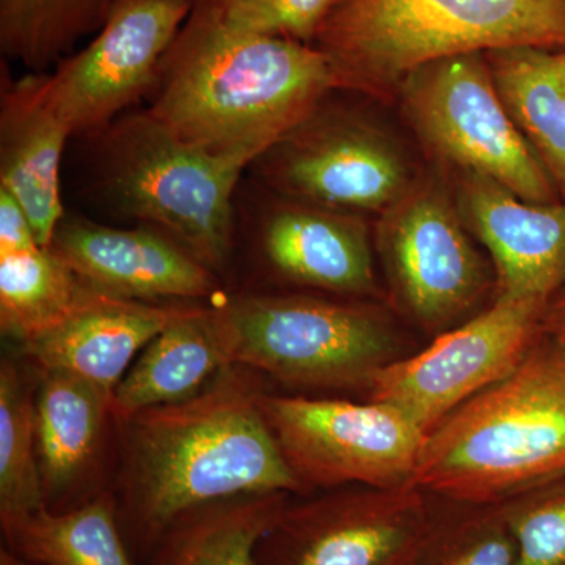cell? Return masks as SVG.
<instances>
[{
    "mask_svg": "<svg viewBox=\"0 0 565 565\" xmlns=\"http://www.w3.org/2000/svg\"><path fill=\"white\" fill-rule=\"evenodd\" d=\"M258 373L225 367L203 392L118 422L121 531L152 550L182 516L248 494H307L262 408Z\"/></svg>",
    "mask_w": 565,
    "mask_h": 565,
    "instance_id": "obj_1",
    "label": "cell"
},
{
    "mask_svg": "<svg viewBox=\"0 0 565 565\" xmlns=\"http://www.w3.org/2000/svg\"><path fill=\"white\" fill-rule=\"evenodd\" d=\"M337 90L313 44L234 31L193 0L148 114L181 140L250 166Z\"/></svg>",
    "mask_w": 565,
    "mask_h": 565,
    "instance_id": "obj_2",
    "label": "cell"
},
{
    "mask_svg": "<svg viewBox=\"0 0 565 565\" xmlns=\"http://www.w3.org/2000/svg\"><path fill=\"white\" fill-rule=\"evenodd\" d=\"M565 479V348L545 332L503 381L427 435L412 486L500 504Z\"/></svg>",
    "mask_w": 565,
    "mask_h": 565,
    "instance_id": "obj_3",
    "label": "cell"
},
{
    "mask_svg": "<svg viewBox=\"0 0 565 565\" xmlns=\"http://www.w3.org/2000/svg\"><path fill=\"white\" fill-rule=\"evenodd\" d=\"M313 46L338 90L393 104L411 71L505 47L565 50V0H340Z\"/></svg>",
    "mask_w": 565,
    "mask_h": 565,
    "instance_id": "obj_4",
    "label": "cell"
},
{
    "mask_svg": "<svg viewBox=\"0 0 565 565\" xmlns=\"http://www.w3.org/2000/svg\"><path fill=\"white\" fill-rule=\"evenodd\" d=\"M226 362L308 390L370 392L404 359L384 303L310 294L244 296L212 310Z\"/></svg>",
    "mask_w": 565,
    "mask_h": 565,
    "instance_id": "obj_5",
    "label": "cell"
},
{
    "mask_svg": "<svg viewBox=\"0 0 565 565\" xmlns=\"http://www.w3.org/2000/svg\"><path fill=\"white\" fill-rule=\"evenodd\" d=\"M393 104L427 162L486 174L523 202H563L501 102L486 52L451 55L411 71Z\"/></svg>",
    "mask_w": 565,
    "mask_h": 565,
    "instance_id": "obj_6",
    "label": "cell"
},
{
    "mask_svg": "<svg viewBox=\"0 0 565 565\" xmlns=\"http://www.w3.org/2000/svg\"><path fill=\"white\" fill-rule=\"evenodd\" d=\"M390 305L427 334L455 329L494 297V270L457 207L451 180L427 162L411 192L374 222Z\"/></svg>",
    "mask_w": 565,
    "mask_h": 565,
    "instance_id": "obj_7",
    "label": "cell"
},
{
    "mask_svg": "<svg viewBox=\"0 0 565 565\" xmlns=\"http://www.w3.org/2000/svg\"><path fill=\"white\" fill-rule=\"evenodd\" d=\"M333 93L256 162L285 199L377 218L411 192L427 161L412 137L367 106L333 102Z\"/></svg>",
    "mask_w": 565,
    "mask_h": 565,
    "instance_id": "obj_8",
    "label": "cell"
},
{
    "mask_svg": "<svg viewBox=\"0 0 565 565\" xmlns=\"http://www.w3.org/2000/svg\"><path fill=\"white\" fill-rule=\"evenodd\" d=\"M107 185L122 211L162 226L210 269L232 250L234 189L247 163L181 140L152 115L111 128Z\"/></svg>",
    "mask_w": 565,
    "mask_h": 565,
    "instance_id": "obj_9",
    "label": "cell"
},
{
    "mask_svg": "<svg viewBox=\"0 0 565 565\" xmlns=\"http://www.w3.org/2000/svg\"><path fill=\"white\" fill-rule=\"evenodd\" d=\"M446 504L415 486H349L289 500L259 542L256 565H423Z\"/></svg>",
    "mask_w": 565,
    "mask_h": 565,
    "instance_id": "obj_10",
    "label": "cell"
},
{
    "mask_svg": "<svg viewBox=\"0 0 565 565\" xmlns=\"http://www.w3.org/2000/svg\"><path fill=\"white\" fill-rule=\"evenodd\" d=\"M259 403L305 493L412 486L427 435L393 405L266 392Z\"/></svg>",
    "mask_w": 565,
    "mask_h": 565,
    "instance_id": "obj_11",
    "label": "cell"
},
{
    "mask_svg": "<svg viewBox=\"0 0 565 565\" xmlns=\"http://www.w3.org/2000/svg\"><path fill=\"white\" fill-rule=\"evenodd\" d=\"M546 302L497 296L484 310L375 377L367 401L393 405L424 434L508 377L542 332Z\"/></svg>",
    "mask_w": 565,
    "mask_h": 565,
    "instance_id": "obj_12",
    "label": "cell"
},
{
    "mask_svg": "<svg viewBox=\"0 0 565 565\" xmlns=\"http://www.w3.org/2000/svg\"><path fill=\"white\" fill-rule=\"evenodd\" d=\"M193 0H118L84 50L39 74L41 95L71 136L99 131L152 92Z\"/></svg>",
    "mask_w": 565,
    "mask_h": 565,
    "instance_id": "obj_13",
    "label": "cell"
},
{
    "mask_svg": "<svg viewBox=\"0 0 565 565\" xmlns=\"http://www.w3.org/2000/svg\"><path fill=\"white\" fill-rule=\"evenodd\" d=\"M446 173L465 226L489 253L494 297L548 302L565 277V202L527 203L486 174Z\"/></svg>",
    "mask_w": 565,
    "mask_h": 565,
    "instance_id": "obj_14",
    "label": "cell"
},
{
    "mask_svg": "<svg viewBox=\"0 0 565 565\" xmlns=\"http://www.w3.org/2000/svg\"><path fill=\"white\" fill-rule=\"evenodd\" d=\"M50 248L85 285L110 296L156 303L204 299L215 291L210 267L152 230L63 218Z\"/></svg>",
    "mask_w": 565,
    "mask_h": 565,
    "instance_id": "obj_15",
    "label": "cell"
},
{
    "mask_svg": "<svg viewBox=\"0 0 565 565\" xmlns=\"http://www.w3.org/2000/svg\"><path fill=\"white\" fill-rule=\"evenodd\" d=\"M263 250L285 280L348 299L382 296L364 215L285 199L267 217Z\"/></svg>",
    "mask_w": 565,
    "mask_h": 565,
    "instance_id": "obj_16",
    "label": "cell"
},
{
    "mask_svg": "<svg viewBox=\"0 0 565 565\" xmlns=\"http://www.w3.org/2000/svg\"><path fill=\"white\" fill-rule=\"evenodd\" d=\"M184 305L125 299L87 285L73 311L50 332L22 345V351L40 371L74 375L111 397L137 353Z\"/></svg>",
    "mask_w": 565,
    "mask_h": 565,
    "instance_id": "obj_17",
    "label": "cell"
},
{
    "mask_svg": "<svg viewBox=\"0 0 565 565\" xmlns=\"http://www.w3.org/2000/svg\"><path fill=\"white\" fill-rule=\"evenodd\" d=\"M68 126L41 95L39 74L7 82L0 104V189L31 218L41 247L50 248L61 225V163Z\"/></svg>",
    "mask_w": 565,
    "mask_h": 565,
    "instance_id": "obj_18",
    "label": "cell"
},
{
    "mask_svg": "<svg viewBox=\"0 0 565 565\" xmlns=\"http://www.w3.org/2000/svg\"><path fill=\"white\" fill-rule=\"evenodd\" d=\"M111 397L74 375L40 371L35 392L36 455L44 500L65 511L102 455Z\"/></svg>",
    "mask_w": 565,
    "mask_h": 565,
    "instance_id": "obj_19",
    "label": "cell"
},
{
    "mask_svg": "<svg viewBox=\"0 0 565 565\" xmlns=\"http://www.w3.org/2000/svg\"><path fill=\"white\" fill-rule=\"evenodd\" d=\"M228 366L211 308L185 303L141 351L115 390L110 404L115 423L147 408L189 399Z\"/></svg>",
    "mask_w": 565,
    "mask_h": 565,
    "instance_id": "obj_20",
    "label": "cell"
},
{
    "mask_svg": "<svg viewBox=\"0 0 565 565\" xmlns=\"http://www.w3.org/2000/svg\"><path fill=\"white\" fill-rule=\"evenodd\" d=\"M494 88L565 202V50L486 52Z\"/></svg>",
    "mask_w": 565,
    "mask_h": 565,
    "instance_id": "obj_21",
    "label": "cell"
},
{
    "mask_svg": "<svg viewBox=\"0 0 565 565\" xmlns=\"http://www.w3.org/2000/svg\"><path fill=\"white\" fill-rule=\"evenodd\" d=\"M289 493L248 494L182 516L154 546L156 565H256Z\"/></svg>",
    "mask_w": 565,
    "mask_h": 565,
    "instance_id": "obj_22",
    "label": "cell"
},
{
    "mask_svg": "<svg viewBox=\"0 0 565 565\" xmlns=\"http://www.w3.org/2000/svg\"><path fill=\"white\" fill-rule=\"evenodd\" d=\"M10 552L32 565H134L110 494L55 512L44 508L6 533Z\"/></svg>",
    "mask_w": 565,
    "mask_h": 565,
    "instance_id": "obj_23",
    "label": "cell"
},
{
    "mask_svg": "<svg viewBox=\"0 0 565 565\" xmlns=\"http://www.w3.org/2000/svg\"><path fill=\"white\" fill-rule=\"evenodd\" d=\"M51 248L0 255V329L21 345L50 332L85 291Z\"/></svg>",
    "mask_w": 565,
    "mask_h": 565,
    "instance_id": "obj_24",
    "label": "cell"
},
{
    "mask_svg": "<svg viewBox=\"0 0 565 565\" xmlns=\"http://www.w3.org/2000/svg\"><path fill=\"white\" fill-rule=\"evenodd\" d=\"M118 0H0V47L32 73L68 57L98 32Z\"/></svg>",
    "mask_w": 565,
    "mask_h": 565,
    "instance_id": "obj_25",
    "label": "cell"
},
{
    "mask_svg": "<svg viewBox=\"0 0 565 565\" xmlns=\"http://www.w3.org/2000/svg\"><path fill=\"white\" fill-rule=\"evenodd\" d=\"M35 390L13 360L0 364V522L3 534L46 508L36 455Z\"/></svg>",
    "mask_w": 565,
    "mask_h": 565,
    "instance_id": "obj_26",
    "label": "cell"
},
{
    "mask_svg": "<svg viewBox=\"0 0 565 565\" xmlns=\"http://www.w3.org/2000/svg\"><path fill=\"white\" fill-rule=\"evenodd\" d=\"M448 501L423 565H516V542L501 504Z\"/></svg>",
    "mask_w": 565,
    "mask_h": 565,
    "instance_id": "obj_27",
    "label": "cell"
},
{
    "mask_svg": "<svg viewBox=\"0 0 565 565\" xmlns=\"http://www.w3.org/2000/svg\"><path fill=\"white\" fill-rule=\"evenodd\" d=\"M516 542V565H565V479L500 503Z\"/></svg>",
    "mask_w": 565,
    "mask_h": 565,
    "instance_id": "obj_28",
    "label": "cell"
},
{
    "mask_svg": "<svg viewBox=\"0 0 565 565\" xmlns=\"http://www.w3.org/2000/svg\"><path fill=\"white\" fill-rule=\"evenodd\" d=\"M234 31L313 44L340 0H206Z\"/></svg>",
    "mask_w": 565,
    "mask_h": 565,
    "instance_id": "obj_29",
    "label": "cell"
},
{
    "mask_svg": "<svg viewBox=\"0 0 565 565\" xmlns=\"http://www.w3.org/2000/svg\"><path fill=\"white\" fill-rule=\"evenodd\" d=\"M41 247L28 212L6 189H0V255Z\"/></svg>",
    "mask_w": 565,
    "mask_h": 565,
    "instance_id": "obj_30",
    "label": "cell"
},
{
    "mask_svg": "<svg viewBox=\"0 0 565 565\" xmlns=\"http://www.w3.org/2000/svg\"><path fill=\"white\" fill-rule=\"evenodd\" d=\"M542 332L565 348V277L545 305L542 316Z\"/></svg>",
    "mask_w": 565,
    "mask_h": 565,
    "instance_id": "obj_31",
    "label": "cell"
},
{
    "mask_svg": "<svg viewBox=\"0 0 565 565\" xmlns=\"http://www.w3.org/2000/svg\"><path fill=\"white\" fill-rule=\"evenodd\" d=\"M0 565H22V561L17 555H13V553L2 550V553H0Z\"/></svg>",
    "mask_w": 565,
    "mask_h": 565,
    "instance_id": "obj_32",
    "label": "cell"
},
{
    "mask_svg": "<svg viewBox=\"0 0 565 565\" xmlns=\"http://www.w3.org/2000/svg\"><path fill=\"white\" fill-rule=\"evenodd\" d=\"M22 565H32V564H28V563H24V561H22Z\"/></svg>",
    "mask_w": 565,
    "mask_h": 565,
    "instance_id": "obj_33",
    "label": "cell"
}]
</instances>
